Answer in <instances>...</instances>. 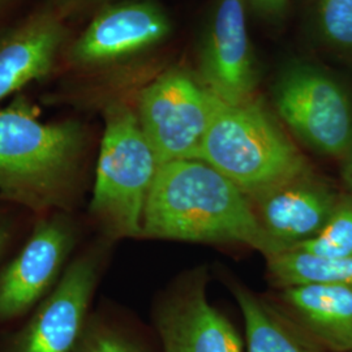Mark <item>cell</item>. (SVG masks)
Listing matches in <instances>:
<instances>
[{
    "label": "cell",
    "mask_w": 352,
    "mask_h": 352,
    "mask_svg": "<svg viewBox=\"0 0 352 352\" xmlns=\"http://www.w3.org/2000/svg\"><path fill=\"white\" fill-rule=\"evenodd\" d=\"M109 244L102 239L76 254L58 285L13 333L3 352H74L91 314Z\"/></svg>",
    "instance_id": "8"
},
{
    "label": "cell",
    "mask_w": 352,
    "mask_h": 352,
    "mask_svg": "<svg viewBox=\"0 0 352 352\" xmlns=\"http://www.w3.org/2000/svg\"><path fill=\"white\" fill-rule=\"evenodd\" d=\"M171 33V21L151 0H122L101 7L88 25L69 39L59 68L65 82L55 101L72 104L110 71L158 47Z\"/></svg>",
    "instance_id": "5"
},
{
    "label": "cell",
    "mask_w": 352,
    "mask_h": 352,
    "mask_svg": "<svg viewBox=\"0 0 352 352\" xmlns=\"http://www.w3.org/2000/svg\"><path fill=\"white\" fill-rule=\"evenodd\" d=\"M141 239L243 244L276 252L247 195L200 160L161 164L145 206Z\"/></svg>",
    "instance_id": "2"
},
{
    "label": "cell",
    "mask_w": 352,
    "mask_h": 352,
    "mask_svg": "<svg viewBox=\"0 0 352 352\" xmlns=\"http://www.w3.org/2000/svg\"><path fill=\"white\" fill-rule=\"evenodd\" d=\"M78 240L74 214L38 218L21 250L0 267V322L32 312L50 294L74 258Z\"/></svg>",
    "instance_id": "9"
},
{
    "label": "cell",
    "mask_w": 352,
    "mask_h": 352,
    "mask_svg": "<svg viewBox=\"0 0 352 352\" xmlns=\"http://www.w3.org/2000/svg\"><path fill=\"white\" fill-rule=\"evenodd\" d=\"M74 16L52 0L0 30V107L59 68Z\"/></svg>",
    "instance_id": "11"
},
{
    "label": "cell",
    "mask_w": 352,
    "mask_h": 352,
    "mask_svg": "<svg viewBox=\"0 0 352 352\" xmlns=\"http://www.w3.org/2000/svg\"><path fill=\"white\" fill-rule=\"evenodd\" d=\"M11 1H12V0H0V14L10 6Z\"/></svg>",
    "instance_id": "24"
},
{
    "label": "cell",
    "mask_w": 352,
    "mask_h": 352,
    "mask_svg": "<svg viewBox=\"0 0 352 352\" xmlns=\"http://www.w3.org/2000/svg\"><path fill=\"white\" fill-rule=\"evenodd\" d=\"M90 135L77 119L43 122L20 93L0 107V197L37 214H74L87 189Z\"/></svg>",
    "instance_id": "1"
},
{
    "label": "cell",
    "mask_w": 352,
    "mask_h": 352,
    "mask_svg": "<svg viewBox=\"0 0 352 352\" xmlns=\"http://www.w3.org/2000/svg\"><path fill=\"white\" fill-rule=\"evenodd\" d=\"M248 1L257 12L266 17H276L282 14L289 3V0H248Z\"/></svg>",
    "instance_id": "20"
},
{
    "label": "cell",
    "mask_w": 352,
    "mask_h": 352,
    "mask_svg": "<svg viewBox=\"0 0 352 352\" xmlns=\"http://www.w3.org/2000/svg\"><path fill=\"white\" fill-rule=\"evenodd\" d=\"M74 352H149L126 329L100 314H90Z\"/></svg>",
    "instance_id": "18"
},
{
    "label": "cell",
    "mask_w": 352,
    "mask_h": 352,
    "mask_svg": "<svg viewBox=\"0 0 352 352\" xmlns=\"http://www.w3.org/2000/svg\"><path fill=\"white\" fill-rule=\"evenodd\" d=\"M231 289L244 318L247 352H322L272 304L239 283Z\"/></svg>",
    "instance_id": "15"
},
{
    "label": "cell",
    "mask_w": 352,
    "mask_h": 352,
    "mask_svg": "<svg viewBox=\"0 0 352 352\" xmlns=\"http://www.w3.org/2000/svg\"><path fill=\"white\" fill-rule=\"evenodd\" d=\"M289 250H298L327 258L352 257L351 193L343 189L334 213L315 238L302 241Z\"/></svg>",
    "instance_id": "17"
},
{
    "label": "cell",
    "mask_w": 352,
    "mask_h": 352,
    "mask_svg": "<svg viewBox=\"0 0 352 352\" xmlns=\"http://www.w3.org/2000/svg\"><path fill=\"white\" fill-rule=\"evenodd\" d=\"M52 1L65 8L74 17L77 13L82 12V10H85L93 3V0H52Z\"/></svg>",
    "instance_id": "22"
},
{
    "label": "cell",
    "mask_w": 352,
    "mask_h": 352,
    "mask_svg": "<svg viewBox=\"0 0 352 352\" xmlns=\"http://www.w3.org/2000/svg\"><path fill=\"white\" fill-rule=\"evenodd\" d=\"M199 160L210 164L247 196L312 168L260 102L218 101Z\"/></svg>",
    "instance_id": "4"
},
{
    "label": "cell",
    "mask_w": 352,
    "mask_h": 352,
    "mask_svg": "<svg viewBox=\"0 0 352 352\" xmlns=\"http://www.w3.org/2000/svg\"><path fill=\"white\" fill-rule=\"evenodd\" d=\"M342 193L343 189L312 167L247 197L277 253L315 238L334 213Z\"/></svg>",
    "instance_id": "10"
},
{
    "label": "cell",
    "mask_w": 352,
    "mask_h": 352,
    "mask_svg": "<svg viewBox=\"0 0 352 352\" xmlns=\"http://www.w3.org/2000/svg\"><path fill=\"white\" fill-rule=\"evenodd\" d=\"M247 1H217L202 49V84L227 103L253 100L257 84L245 17Z\"/></svg>",
    "instance_id": "13"
},
{
    "label": "cell",
    "mask_w": 352,
    "mask_h": 352,
    "mask_svg": "<svg viewBox=\"0 0 352 352\" xmlns=\"http://www.w3.org/2000/svg\"><path fill=\"white\" fill-rule=\"evenodd\" d=\"M280 120L309 149L343 164L352 151V98L336 76L312 64L289 67L273 88Z\"/></svg>",
    "instance_id": "6"
},
{
    "label": "cell",
    "mask_w": 352,
    "mask_h": 352,
    "mask_svg": "<svg viewBox=\"0 0 352 352\" xmlns=\"http://www.w3.org/2000/svg\"><path fill=\"white\" fill-rule=\"evenodd\" d=\"M317 21L327 43L352 52V0H317Z\"/></svg>",
    "instance_id": "19"
},
{
    "label": "cell",
    "mask_w": 352,
    "mask_h": 352,
    "mask_svg": "<svg viewBox=\"0 0 352 352\" xmlns=\"http://www.w3.org/2000/svg\"><path fill=\"white\" fill-rule=\"evenodd\" d=\"M265 260L267 278L278 289L304 283H327L352 289V257L327 258L286 250L266 256Z\"/></svg>",
    "instance_id": "16"
},
{
    "label": "cell",
    "mask_w": 352,
    "mask_h": 352,
    "mask_svg": "<svg viewBox=\"0 0 352 352\" xmlns=\"http://www.w3.org/2000/svg\"><path fill=\"white\" fill-rule=\"evenodd\" d=\"M280 315L322 352L352 351V289L304 283L279 289Z\"/></svg>",
    "instance_id": "14"
},
{
    "label": "cell",
    "mask_w": 352,
    "mask_h": 352,
    "mask_svg": "<svg viewBox=\"0 0 352 352\" xmlns=\"http://www.w3.org/2000/svg\"><path fill=\"white\" fill-rule=\"evenodd\" d=\"M13 238V222L8 214L0 212V256L8 248Z\"/></svg>",
    "instance_id": "21"
},
{
    "label": "cell",
    "mask_w": 352,
    "mask_h": 352,
    "mask_svg": "<svg viewBox=\"0 0 352 352\" xmlns=\"http://www.w3.org/2000/svg\"><path fill=\"white\" fill-rule=\"evenodd\" d=\"M342 177L344 183V189L352 195V151L346 161L342 164Z\"/></svg>",
    "instance_id": "23"
},
{
    "label": "cell",
    "mask_w": 352,
    "mask_h": 352,
    "mask_svg": "<svg viewBox=\"0 0 352 352\" xmlns=\"http://www.w3.org/2000/svg\"><path fill=\"white\" fill-rule=\"evenodd\" d=\"M102 133L89 214L103 239H141L145 206L160 161L140 126L136 109L122 98L102 106Z\"/></svg>",
    "instance_id": "3"
},
{
    "label": "cell",
    "mask_w": 352,
    "mask_h": 352,
    "mask_svg": "<svg viewBox=\"0 0 352 352\" xmlns=\"http://www.w3.org/2000/svg\"><path fill=\"white\" fill-rule=\"evenodd\" d=\"M352 352V351H351Z\"/></svg>",
    "instance_id": "25"
},
{
    "label": "cell",
    "mask_w": 352,
    "mask_h": 352,
    "mask_svg": "<svg viewBox=\"0 0 352 352\" xmlns=\"http://www.w3.org/2000/svg\"><path fill=\"white\" fill-rule=\"evenodd\" d=\"M218 101L182 69L167 71L140 90L135 109L160 164L199 160Z\"/></svg>",
    "instance_id": "7"
},
{
    "label": "cell",
    "mask_w": 352,
    "mask_h": 352,
    "mask_svg": "<svg viewBox=\"0 0 352 352\" xmlns=\"http://www.w3.org/2000/svg\"><path fill=\"white\" fill-rule=\"evenodd\" d=\"M206 273L180 278L154 307L162 352H243L238 330L208 300Z\"/></svg>",
    "instance_id": "12"
}]
</instances>
